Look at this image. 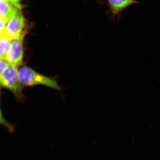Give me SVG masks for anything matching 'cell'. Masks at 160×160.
<instances>
[{"label":"cell","instance_id":"cell-1","mask_svg":"<svg viewBox=\"0 0 160 160\" xmlns=\"http://www.w3.org/2000/svg\"><path fill=\"white\" fill-rule=\"evenodd\" d=\"M18 76L20 83L23 87L41 85L58 91L61 89L54 78L42 75L27 66H23L20 68Z\"/></svg>","mask_w":160,"mask_h":160},{"label":"cell","instance_id":"cell-2","mask_svg":"<svg viewBox=\"0 0 160 160\" xmlns=\"http://www.w3.org/2000/svg\"><path fill=\"white\" fill-rule=\"evenodd\" d=\"M1 85L12 92L18 100L24 99L22 85L19 81L18 68L10 65L1 75Z\"/></svg>","mask_w":160,"mask_h":160},{"label":"cell","instance_id":"cell-3","mask_svg":"<svg viewBox=\"0 0 160 160\" xmlns=\"http://www.w3.org/2000/svg\"><path fill=\"white\" fill-rule=\"evenodd\" d=\"M25 26V19L19 7L16 9L6 25L4 34L12 40L18 38L22 34Z\"/></svg>","mask_w":160,"mask_h":160},{"label":"cell","instance_id":"cell-4","mask_svg":"<svg viewBox=\"0 0 160 160\" xmlns=\"http://www.w3.org/2000/svg\"><path fill=\"white\" fill-rule=\"evenodd\" d=\"M25 33L24 31L18 38L13 40L11 48L5 59L10 65L17 68L23 63V42Z\"/></svg>","mask_w":160,"mask_h":160},{"label":"cell","instance_id":"cell-5","mask_svg":"<svg viewBox=\"0 0 160 160\" xmlns=\"http://www.w3.org/2000/svg\"><path fill=\"white\" fill-rule=\"evenodd\" d=\"M18 7H15L9 2L1 1L0 18L7 23Z\"/></svg>","mask_w":160,"mask_h":160},{"label":"cell","instance_id":"cell-6","mask_svg":"<svg viewBox=\"0 0 160 160\" xmlns=\"http://www.w3.org/2000/svg\"><path fill=\"white\" fill-rule=\"evenodd\" d=\"M110 9L113 13L118 14L129 6L137 2L135 0H108Z\"/></svg>","mask_w":160,"mask_h":160},{"label":"cell","instance_id":"cell-7","mask_svg":"<svg viewBox=\"0 0 160 160\" xmlns=\"http://www.w3.org/2000/svg\"><path fill=\"white\" fill-rule=\"evenodd\" d=\"M0 41V57L1 59H5L11 48L12 41L5 35L1 36Z\"/></svg>","mask_w":160,"mask_h":160},{"label":"cell","instance_id":"cell-8","mask_svg":"<svg viewBox=\"0 0 160 160\" xmlns=\"http://www.w3.org/2000/svg\"><path fill=\"white\" fill-rule=\"evenodd\" d=\"M1 123L2 124L5 126L6 128H7L9 133H13L15 132V128L11 124L8 123L7 122L5 121L4 118H2L1 117Z\"/></svg>","mask_w":160,"mask_h":160},{"label":"cell","instance_id":"cell-9","mask_svg":"<svg viewBox=\"0 0 160 160\" xmlns=\"http://www.w3.org/2000/svg\"><path fill=\"white\" fill-rule=\"evenodd\" d=\"M10 65L5 59H1L0 61V75H1L8 68Z\"/></svg>","mask_w":160,"mask_h":160},{"label":"cell","instance_id":"cell-10","mask_svg":"<svg viewBox=\"0 0 160 160\" xmlns=\"http://www.w3.org/2000/svg\"><path fill=\"white\" fill-rule=\"evenodd\" d=\"M21 0H10L11 3L15 7H19V4Z\"/></svg>","mask_w":160,"mask_h":160},{"label":"cell","instance_id":"cell-11","mask_svg":"<svg viewBox=\"0 0 160 160\" xmlns=\"http://www.w3.org/2000/svg\"><path fill=\"white\" fill-rule=\"evenodd\" d=\"M1 1L8 2H9L11 3V2H10V0H1Z\"/></svg>","mask_w":160,"mask_h":160}]
</instances>
